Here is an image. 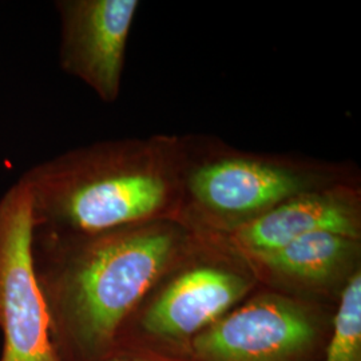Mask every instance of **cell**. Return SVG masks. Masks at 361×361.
<instances>
[{"mask_svg": "<svg viewBox=\"0 0 361 361\" xmlns=\"http://www.w3.org/2000/svg\"><path fill=\"white\" fill-rule=\"evenodd\" d=\"M314 232H332L353 240L360 234L356 214L345 202L326 195L300 194L237 226L232 240L247 256H255Z\"/></svg>", "mask_w": 361, "mask_h": 361, "instance_id": "ba28073f", "label": "cell"}, {"mask_svg": "<svg viewBox=\"0 0 361 361\" xmlns=\"http://www.w3.org/2000/svg\"><path fill=\"white\" fill-rule=\"evenodd\" d=\"M164 228L95 234L35 229L32 253L61 361H107L177 252Z\"/></svg>", "mask_w": 361, "mask_h": 361, "instance_id": "6da1fadb", "label": "cell"}, {"mask_svg": "<svg viewBox=\"0 0 361 361\" xmlns=\"http://www.w3.org/2000/svg\"><path fill=\"white\" fill-rule=\"evenodd\" d=\"M356 243L341 234L314 232L249 257L280 280L316 289L334 284L347 271L356 255Z\"/></svg>", "mask_w": 361, "mask_h": 361, "instance_id": "9c48e42d", "label": "cell"}, {"mask_svg": "<svg viewBox=\"0 0 361 361\" xmlns=\"http://www.w3.org/2000/svg\"><path fill=\"white\" fill-rule=\"evenodd\" d=\"M31 201L35 229L95 234L150 217L166 198V185L133 168L122 155H65L28 169L19 178Z\"/></svg>", "mask_w": 361, "mask_h": 361, "instance_id": "7a4b0ae2", "label": "cell"}, {"mask_svg": "<svg viewBox=\"0 0 361 361\" xmlns=\"http://www.w3.org/2000/svg\"><path fill=\"white\" fill-rule=\"evenodd\" d=\"M194 197L221 214L264 212L304 192L295 173L255 161L226 159L197 170L190 180Z\"/></svg>", "mask_w": 361, "mask_h": 361, "instance_id": "52a82bcc", "label": "cell"}, {"mask_svg": "<svg viewBox=\"0 0 361 361\" xmlns=\"http://www.w3.org/2000/svg\"><path fill=\"white\" fill-rule=\"evenodd\" d=\"M324 361H361V276L353 273L343 288Z\"/></svg>", "mask_w": 361, "mask_h": 361, "instance_id": "30bf717a", "label": "cell"}, {"mask_svg": "<svg viewBox=\"0 0 361 361\" xmlns=\"http://www.w3.org/2000/svg\"><path fill=\"white\" fill-rule=\"evenodd\" d=\"M107 361H143L141 359H135L133 356H129L126 353H116L113 357H110Z\"/></svg>", "mask_w": 361, "mask_h": 361, "instance_id": "8fae6325", "label": "cell"}, {"mask_svg": "<svg viewBox=\"0 0 361 361\" xmlns=\"http://www.w3.org/2000/svg\"><path fill=\"white\" fill-rule=\"evenodd\" d=\"M323 320L307 304L262 293L195 336V361H313L324 343Z\"/></svg>", "mask_w": 361, "mask_h": 361, "instance_id": "277c9868", "label": "cell"}, {"mask_svg": "<svg viewBox=\"0 0 361 361\" xmlns=\"http://www.w3.org/2000/svg\"><path fill=\"white\" fill-rule=\"evenodd\" d=\"M252 281L238 271L202 265L182 271L143 310L140 332L159 344L188 348L245 297Z\"/></svg>", "mask_w": 361, "mask_h": 361, "instance_id": "8992f818", "label": "cell"}, {"mask_svg": "<svg viewBox=\"0 0 361 361\" xmlns=\"http://www.w3.org/2000/svg\"><path fill=\"white\" fill-rule=\"evenodd\" d=\"M34 231L30 195L18 180L0 198V361H61L35 271Z\"/></svg>", "mask_w": 361, "mask_h": 361, "instance_id": "3957f363", "label": "cell"}, {"mask_svg": "<svg viewBox=\"0 0 361 361\" xmlns=\"http://www.w3.org/2000/svg\"><path fill=\"white\" fill-rule=\"evenodd\" d=\"M138 7L135 0L61 1V63L104 102L119 94L125 50Z\"/></svg>", "mask_w": 361, "mask_h": 361, "instance_id": "5b68a950", "label": "cell"}]
</instances>
